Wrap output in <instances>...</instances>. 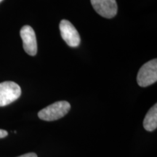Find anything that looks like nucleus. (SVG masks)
<instances>
[{
	"instance_id": "nucleus-1",
	"label": "nucleus",
	"mask_w": 157,
	"mask_h": 157,
	"mask_svg": "<svg viewBox=\"0 0 157 157\" xmlns=\"http://www.w3.org/2000/svg\"><path fill=\"white\" fill-rule=\"evenodd\" d=\"M70 109L71 105L68 102L58 101L41 110L38 113V117L47 121L58 120L67 114Z\"/></svg>"
},
{
	"instance_id": "nucleus-2",
	"label": "nucleus",
	"mask_w": 157,
	"mask_h": 157,
	"mask_svg": "<svg viewBox=\"0 0 157 157\" xmlns=\"http://www.w3.org/2000/svg\"><path fill=\"white\" fill-rule=\"evenodd\" d=\"M157 81V60L153 59L141 66L137 76L138 85L146 87Z\"/></svg>"
},
{
	"instance_id": "nucleus-3",
	"label": "nucleus",
	"mask_w": 157,
	"mask_h": 157,
	"mask_svg": "<svg viewBox=\"0 0 157 157\" xmlns=\"http://www.w3.org/2000/svg\"><path fill=\"white\" fill-rule=\"evenodd\" d=\"M21 95V89L14 82H4L0 83V107L6 106L18 99Z\"/></svg>"
},
{
	"instance_id": "nucleus-4",
	"label": "nucleus",
	"mask_w": 157,
	"mask_h": 157,
	"mask_svg": "<svg viewBox=\"0 0 157 157\" xmlns=\"http://www.w3.org/2000/svg\"><path fill=\"white\" fill-rule=\"evenodd\" d=\"M59 28L60 35L65 42L71 48H77L80 44L81 39L78 31L73 24L67 20H62L60 23Z\"/></svg>"
},
{
	"instance_id": "nucleus-5",
	"label": "nucleus",
	"mask_w": 157,
	"mask_h": 157,
	"mask_svg": "<svg viewBox=\"0 0 157 157\" xmlns=\"http://www.w3.org/2000/svg\"><path fill=\"white\" fill-rule=\"evenodd\" d=\"M95 11L105 18H113L117 14L118 6L116 0H90Z\"/></svg>"
},
{
	"instance_id": "nucleus-6",
	"label": "nucleus",
	"mask_w": 157,
	"mask_h": 157,
	"mask_svg": "<svg viewBox=\"0 0 157 157\" xmlns=\"http://www.w3.org/2000/svg\"><path fill=\"white\" fill-rule=\"evenodd\" d=\"M23 40V46L25 52L31 56H36L37 53L36 37L34 29L30 25H24L20 31Z\"/></svg>"
},
{
	"instance_id": "nucleus-7",
	"label": "nucleus",
	"mask_w": 157,
	"mask_h": 157,
	"mask_svg": "<svg viewBox=\"0 0 157 157\" xmlns=\"http://www.w3.org/2000/svg\"><path fill=\"white\" fill-rule=\"evenodd\" d=\"M143 127L146 130L152 132L157 127V105H155L148 111L143 121Z\"/></svg>"
},
{
	"instance_id": "nucleus-8",
	"label": "nucleus",
	"mask_w": 157,
	"mask_h": 157,
	"mask_svg": "<svg viewBox=\"0 0 157 157\" xmlns=\"http://www.w3.org/2000/svg\"><path fill=\"white\" fill-rule=\"evenodd\" d=\"M7 135H8V132L7 131L0 129V138H4V137H7Z\"/></svg>"
},
{
	"instance_id": "nucleus-9",
	"label": "nucleus",
	"mask_w": 157,
	"mask_h": 157,
	"mask_svg": "<svg viewBox=\"0 0 157 157\" xmlns=\"http://www.w3.org/2000/svg\"><path fill=\"white\" fill-rule=\"evenodd\" d=\"M17 157H38L37 155L34 153H29V154H25L23 155H21V156H17Z\"/></svg>"
},
{
	"instance_id": "nucleus-10",
	"label": "nucleus",
	"mask_w": 157,
	"mask_h": 157,
	"mask_svg": "<svg viewBox=\"0 0 157 157\" xmlns=\"http://www.w3.org/2000/svg\"><path fill=\"white\" fill-rule=\"evenodd\" d=\"M2 1H3V0H0V3H1Z\"/></svg>"
}]
</instances>
